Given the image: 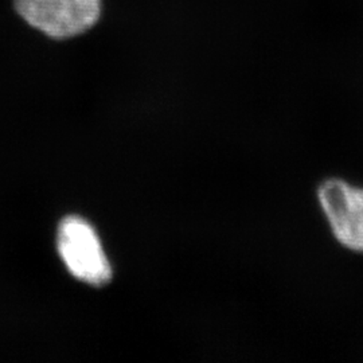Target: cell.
I'll return each instance as SVG.
<instances>
[{
    "label": "cell",
    "instance_id": "obj_1",
    "mask_svg": "<svg viewBox=\"0 0 363 363\" xmlns=\"http://www.w3.org/2000/svg\"><path fill=\"white\" fill-rule=\"evenodd\" d=\"M16 15L48 38H76L100 21L103 0H13Z\"/></svg>",
    "mask_w": 363,
    "mask_h": 363
},
{
    "label": "cell",
    "instance_id": "obj_2",
    "mask_svg": "<svg viewBox=\"0 0 363 363\" xmlns=\"http://www.w3.org/2000/svg\"><path fill=\"white\" fill-rule=\"evenodd\" d=\"M57 244L66 268L76 279L97 286L111 280V264L97 233L86 220L66 217L58 228Z\"/></svg>",
    "mask_w": 363,
    "mask_h": 363
},
{
    "label": "cell",
    "instance_id": "obj_3",
    "mask_svg": "<svg viewBox=\"0 0 363 363\" xmlns=\"http://www.w3.org/2000/svg\"><path fill=\"white\" fill-rule=\"evenodd\" d=\"M320 205L337 241L363 252V190L342 179H327L318 190Z\"/></svg>",
    "mask_w": 363,
    "mask_h": 363
}]
</instances>
